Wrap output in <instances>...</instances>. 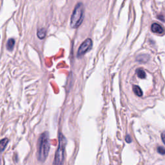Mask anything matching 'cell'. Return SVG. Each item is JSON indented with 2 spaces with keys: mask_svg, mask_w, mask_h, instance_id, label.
<instances>
[{
  "mask_svg": "<svg viewBox=\"0 0 165 165\" xmlns=\"http://www.w3.org/2000/svg\"><path fill=\"white\" fill-rule=\"evenodd\" d=\"M50 139L49 133L45 132L41 135L38 141V158L40 162H44L50 150Z\"/></svg>",
  "mask_w": 165,
  "mask_h": 165,
  "instance_id": "1",
  "label": "cell"
},
{
  "mask_svg": "<svg viewBox=\"0 0 165 165\" xmlns=\"http://www.w3.org/2000/svg\"><path fill=\"white\" fill-rule=\"evenodd\" d=\"M84 8L81 2L78 3L74 9L70 19V26L73 29H77L80 26L83 21Z\"/></svg>",
  "mask_w": 165,
  "mask_h": 165,
  "instance_id": "2",
  "label": "cell"
},
{
  "mask_svg": "<svg viewBox=\"0 0 165 165\" xmlns=\"http://www.w3.org/2000/svg\"><path fill=\"white\" fill-rule=\"evenodd\" d=\"M67 144V139L62 134L59 136V145L56 151L54 163L52 165H63L65 158V150Z\"/></svg>",
  "mask_w": 165,
  "mask_h": 165,
  "instance_id": "3",
  "label": "cell"
},
{
  "mask_svg": "<svg viewBox=\"0 0 165 165\" xmlns=\"http://www.w3.org/2000/svg\"><path fill=\"white\" fill-rule=\"evenodd\" d=\"M92 47V41L91 39L88 38L85 40L79 46V50L77 53V56L81 57L83 56L86 53L89 51Z\"/></svg>",
  "mask_w": 165,
  "mask_h": 165,
  "instance_id": "4",
  "label": "cell"
},
{
  "mask_svg": "<svg viewBox=\"0 0 165 165\" xmlns=\"http://www.w3.org/2000/svg\"><path fill=\"white\" fill-rule=\"evenodd\" d=\"M151 30L153 33H156L158 34H163L164 33V29L159 24L157 23H154L152 24Z\"/></svg>",
  "mask_w": 165,
  "mask_h": 165,
  "instance_id": "5",
  "label": "cell"
},
{
  "mask_svg": "<svg viewBox=\"0 0 165 165\" xmlns=\"http://www.w3.org/2000/svg\"><path fill=\"white\" fill-rule=\"evenodd\" d=\"M38 37L40 40H43L45 38L46 34V30L45 28H41L39 29L38 30Z\"/></svg>",
  "mask_w": 165,
  "mask_h": 165,
  "instance_id": "6",
  "label": "cell"
},
{
  "mask_svg": "<svg viewBox=\"0 0 165 165\" xmlns=\"http://www.w3.org/2000/svg\"><path fill=\"white\" fill-rule=\"evenodd\" d=\"M133 91H134L135 94L137 95V96L141 97L143 95V93L142 90L139 86H137V85H134V86L133 87Z\"/></svg>",
  "mask_w": 165,
  "mask_h": 165,
  "instance_id": "7",
  "label": "cell"
},
{
  "mask_svg": "<svg viewBox=\"0 0 165 165\" xmlns=\"http://www.w3.org/2000/svg\"><path fill=\"white\" fill-rule=\"evenodd\" d=\"M8 143L9 139H7V138H5V139L0 141V152H3L5 150V148H6Z\"/></svg>",
  "mask_w": 165,
  "mask_h": 165,
  "instance_id": "8",
  "label": "cell"
},
{
  "mask_svg": "<svg viewBox=\"0 0 165 165\" xmlns=\"http://www.w3.org/2000/svg\"><path fill=\"white\" fill-rule=\"evenodd\" d=\"M15 45V40L12 38H10L7 44V49L9 51H12L14 49V46Z\"/></svg>",
  "mask_w": 165,
  "mask_h": 165,
  "instance_id": "9",
  "label": "cell"
},
{
  "mask_svg": "<svg viewBox=\"0 0 165 165\" xmlns=\"http://www.w3.org/2000/svg\"><path fill=\"white\" fill-rule=\"evenodd\" d=\"M136 72H137V76L139 77V78L145 79L146 77V73H145V72L144 70H143L142 68L137 69Z\"/></svg>",
  "mask_w": 165,
  "mask_h": 165,
  "instance_id": "10",
  "label": "cell"
},
{
  "mask_svg": "<svg viewBox=\"0 0 165 165\" xmlns=\"http://www.w3.org/2000/svg\"><path fill=\"white\" fill-rule=\"evenodd\" d=\"M157 152L160 154H161V155H164L165 153L164 148L163 146H159L157 148Z\"/></svg>",
  "mask_w": 165,
  "mask_h": 165,
  "instance_id": "11",
  "label": "cell"
},
{
  "mask_svg": "<svg viewBox=\"0 0 165 165\" xmlns=\"http://www.w3.org/2000/svg\"><path fill=\"white\" fill-rule=\"evenodd\" d=\"M125 139H126V141L127 143H131L132 142V139H131V137H130V136L129 135H127L126 136Z\"/></svg>",
  "mask_w": 165,
  "mask_h": 165,
  "instance_id": "12",
  "label": "cell"
},
{
  "mask_svg": "<svg viewBox=\"0 0 165 165\" xmlns=\"http://www.w3.org/2000/svg\"><path fill=\"white\" fill-rule=\"evenodd\" d=\"M164 132H163L162 134H161V137H162V141H163V143H164Z\"/></svg>",
  "mask_w": 165,
  "mask_h": 165,
  "instance_id": "13",
  "label": "cell"
},
{
  "mask_svg": "<svg viewBox=\"0 0 165 165\" xmlns=\"http://www.w3.org/2000/svg\"><path fill=\"white\" fill-rule=\"evenodd\" d=\"M157 18L159 19H161L162 21H164V19H163L164 17L163 16V15H158Z\"/></svg>",
  "mask_w": 165,
  "mask_h": 165,
  "instance_id": "14",
  "label": "cell"
}]
</instances>
